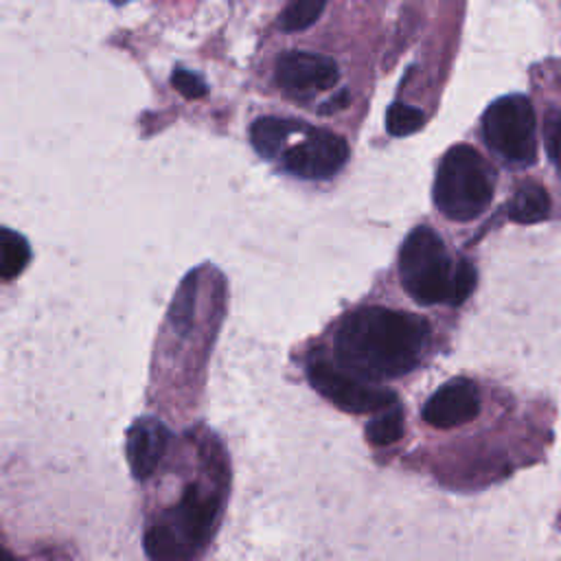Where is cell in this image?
Listing matches in <instances>:
<instances>
[{
    "label": "cell",
    "mask_w": 561,
    "mask_h": 561,
    "mask_svg": "<svg viewBox=\"0 0 561 561\" xmlns=\"http://www.w3.org/2000/svg\"><path fill=\"white\" fill-rule=\"evenodd\" d=\"M427 333L430 327L419 316L362 307L337 327L333 351L346 373L364 381H383L401 377L419 364Z\"/></svg>",
    "instance_id": "6da1fadb"
},
{
    "label": "cell",
    "mask_w": 561,
    "mask_h": 561,
    "mask_svg": "<svg viewBox=\"0 0 561 561\" xmlns=\"http://www.w3.org/2000/svg\"><path fill=\"white\" fill-rule=\"evenodd\" d=\"M219 500L191 484L182 500L162 511L145 530V550L151 559H191L213 537Z\"/></svg>",
    "instance_id": "7a4b0ae2"
},
{
    "label": "cell",
    "mask_w": 561,
    "mask_h": 561,
    "mask_svg": "<svg viewBox=\"0 0 561 561\" xmlns=\"http://www.w3.org/2000/svg\"><path fill=\"white\" fill-rule=\"evenodd\" d=\"M493 197V173L471 145L451 147L436 171L434 202L451 221H471Z\"/></svg>",
    "instance_id": "3957f363"
},
{
    "label": "cell",
    "mask_w": 561,
    "mask_h": 561,
    "mask_svg": "<svg viewBox=\"0 0 561 561\" xmlns=\"http://www.w3.org/2000/svg\"><path fill=\"white\" fill-rule=\"evenodd\" d=\"M454 265L443 239L427 226L414 228L399 252V276L403 289L421 305L449 300Z\"/></svg>",
    "instance_id": "277c9868"
},
{
    "label": "cell",
    "mask_w": 561,
    "mask_h": 561,
    "mask_svg": "<svg viewBox=\"0 0 561 561\" xmlns=\"http://www.w3.org/2000/svg\"><path fill=\"white\" fill-rule=\"evenodd\" d=\"M486 145L515 167H530L537 158L535 107L524 94L493 101L482 116Z\"/></svg>",
    "instance_id": "5b68a950"
},
{
    "label": "cell",
    "mask_w": 561,
    "mask_h": 561,
    "mask_svg": "<svg viewBox=\"0 0 561 561\" xmlns=\"http://www.w3.org/2000/svg\"><path fill=\"white\" fill-rule=\"evenodd\" d=\"M291 134L276 158L291 175L305 180H327L346 164L348 145L342 136L309 125H305L300 140L291 142Z\"/></svg>",
    "instance_id": "8992f818"
},
{
    "label": "cell",
    "mask_w": 561,
    "mask_h": 561,
    "mask_svg": "<svg viewBox=\"0 0 561 561\" xmlns=\"http://www.w3.org/2000/svg\"><path fill=\"white\" fill-rule=\"evenodd\" d=\"M309 381L322 397L333 401L344 412L368 414L397 403L394 392L368 386V381L346 373L344 368H335L324 359L309 364Z\"/></svg>",
    "instance_id": "52a82bcc"
},
{
    "label": "cell",
    "mask_w": 561,
    "mask_h": 561,
    "mask_svg": "<svg viewBox=\"0 0 561 561\" xmlns=\"http://www.w3.org/2000/svg\"><path fill=\"white\" fill-rule=\"evenodd\" d=\"M274 77L289 96L309 99L316 92L331 90L340 79V70L331 57L289 50L276 59Z\"/></svg>",
    "instance_id": "ba28073f"
},
{
    "label": "cell",
    "mask_w": 561,
    "mask_h": 561,
    "mask_svg": "<svg viewBox=\"0 0 561 561\" xmlns=\"http://www.w3.org/2000/svg\"><path fill=\"white\" fill-rule=\"evenodd\" d=\"M480 414V392L471 379L456 377L443 383L423 405V421L447 430L473 421Z\"/></svg>",
    "instance_id": "9c48e42d"
},
{
    "label": "cell",
    "mask_w": 561,
    "mask_h": 561,
    "mask_svg": "<svg viewBox=\"0 0 561 561\" xmlns=\"http://www.w3.org/2000/svg\"><path fill=\"white\" fill-rule=\"evenodd\" d=\"M169 445V430L156 416H140L127 430V462L136 480H147L160 465Z\"/></svg>",
    "instance_id": "30bf717a"
},
{
    "label": "cell",
    "mask_w": 561,
    "mask_h": 561,
    "mask_svg": "<svg viewBox=\"0 0 561 561\" xmlns=\"http://www.w3.org/2000/svg\"><path fill=\"white\" fill-rule=\"evenodd\" d=\"M508 219L517 224H537L550 215V197L541 184L524 182L515 188L508 206Z\"/></svg>",
    "instance_id": "8fae6325"
},
{
    "label": "cell",
    "mask_w": 561,
    "mask_h": 561,
    "mask_svg": "<svg viewBox=\"0 0 561 561\" xmlns=\"http://www.w3.org/2000/svg\"><path fill=\"white\" fill-rule=\"evenodd\" d=\"M298 121H287V118H276V116H263L256 118L250 127V138L252 147L267 160H276L287 136L294 131Z\"/></svg>",
    "instance_id": "7c38bea8"
},
{
    "label": "cell",
    "mask_w": 561,
    "mask_h": 561,
    "mask_svg": "<svg viewBox=\"0 0 561 561\" xmlns=\"http://www.w3.org/2000/svg\"><path fill=\"white\" fill-rule=\"evenodd\" d=\"M28 261H31L28 241L11 228H0V278L4 280L15 278L18 274L24 272Z\"/></svg>",
    "instance_id": "4fadbf2b"
},
{
    "label": "cell",
    "mask_w": 561,
    "mask_h": 561,
    "mask_svg": "<svg viewBox=\"0 0 561 561\" xmlns=\"http://www.w3.org/2000/svg\"><path fill=\"white\" fill-rule=\"evenodd\" d=\"M401 436H403V412L394 403L379 410V414L366 425V438L370 445H377V447L392 445Z\"/></svg>",
    "instance_id": "5bb4252c"
},
{
    "label": "cell",
    "mask_w": 561,
    "mask_h": 561,
    "mask_svg": "<svg viewBox=\"0 0 561 561\" xmlns=\"http://www.w3.org/2000/svg\"><path fill=\"white\" fill-rule=\"evenodd\" d=\"M324 4L327 0H289L278 18V26L287 33L305 31L322 15Z\"/></svg>",
    "instance_id": "9a60e30c"
},
{
    "label": "cell",
    "mask_w": 561,
    "mask_h": 561,
    "mask_svg": "<svg viewBox=\"0 0 561 561\" xmlns=\"http://www.w3.org/2000/svg\"><path fill=\"white\" fill-rule=\"evenodd\" d=\"M425 123V114L405 103H392L386 114V129L390 136H410Z\"/></svg>",
    "instance_id": "2e32d148"
},
{
    "label": "cell",
    "mask_w": 561,
    "mask_h": 561,
    "mask_svg": "<svg viewBox=\"0 0 561 561\" xmlns=\"http://www.w3.org/2000/svg\"><path fill=\"white\" fill-rule=\"evenodd\" d=\"M476 283H478V274H476V267L469 263V261H458L454 265V274H451V289H449V305H460L465 302L471 291L476 289Z\"/></svg>",
    "instance_id": "e0dca14e"
},
{
    "label": "cell",
    "mask_w": 561,
    "mask_h": 561,
    "mask_svg": "<svg viewBox=\"0 0 561 561\" xmlns=\"http://www.w3.org/2000/svg\"><path fill=\"white\" fill-rule=\"evenodd\" d=\"M193 305H195V278L188 276L182 283V287L173 300V307H171V320L175 327H180V329L188 327L191 316H193Z\"/></svg>",
    "instance_id": "ac0fdd59"
},
{
    "label": "cell",
    "mask_w": 561,
    "mask_h": 561,
    "mask_svg": "<svg viewBox=\"0 0 561 561\" xmlns=\"http://www.w3.org/2000/svg\"><path fill=\"white\" fill-rule=\"evenodd\" d=\"M171 85L184 96V99H202L208 92V85L204 83V79L186 68H178L171 75Z\"/></svg>",
    "instance_id": "d6986e66"
},
{
    "label": "cell",
    "mask_w": 561,
    "mask_h": 561,
    "mask_svg": "<svg viewBox=\"0 0 561 561\" xmlns=\"http://www.w3.org/2000/svg\"><path fill=\"white\" fill-rule=\"evenodd\" d=\"M546 147L552 162L561 171V114L557 112H548L546 116Z\"/></svg>",
    "instance_id": "ffe728a7"
},
{
    "label": "cell",
    "mask_w": 561,
    "mask_h": 561,
    "mask_svg": "<svg viewBox=\"0 0 561 561\" xmlns=\"http://www.w3.org/2000/svg\"><path fill=\"white\" fill-rule=\"evenodd\" d=\"M346 101H348V92L344 90V92H340L331 103H327V105L322 107V112H333L335 107H344V105H346Z\"/></svg>",
    "instance_id": "44dd1931"
},
{
    "label": "cell",
    "mask_w": 561,
    "mask_h": 561,
    "mask_svg": "<svg viewBox=\"0 0 561 561\" xmlns=\"http://www.w3.org/2000/svg\"><path fill=\"white\" fill-rule=\"evenodd\" d=\"M7 557H11V554L4 548H0V559H7Z\"/></svg>",
    "instance_id": "7402d4cb"
},
{
    "label": "cell",
    "mask_w": 561,
    "mask_h": 561,
    "mask_svg": "<svg viewBox=\"0 0 561 561\" xmlns=\"http://www.w3.org/2000/svg\"><path fill=\"white\" fill-rule=\"evenodd\" d=\"M114 2H116V4H123V2H127V0H114Z\"/></svg>",
    "instance_id": "603a6c76"
}]
</instances>
